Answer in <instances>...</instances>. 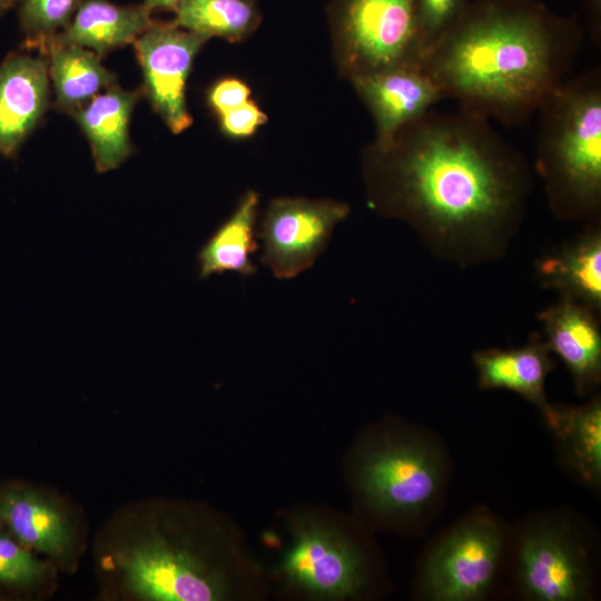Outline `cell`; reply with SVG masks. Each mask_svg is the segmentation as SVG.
<instances>
[{
  "mask_svg": "<svg viewBox=\"0 0 601 601\" xmlns=\"http://www.w3.org/2000/svg\"><path fill=\"white\" fill-rule=\"evenodd\" d=\"M183 1L184 0H144L142 3L151 11L157 9L175 11Z\"/></svg>",
  "mask_w": 601,
  "mask_h": 601,
  "instance_id": "obj_30",
  "label": "cell"
},
{
  "mask_svg": "<svg viewBox=\"0 0 601 601\" xmlns=\"http://www.w3.org/2000/svg\"><path fill=\"white\" fill-rule=\"evenodd\" d=\"M47 56L10 53L0 66V155L17 156L49 106Z\"/></svg>",
  "mask_w": 601,
  "mask_h": 601,
  "instance_id": "obj_14",
  "label": "cell"
},
{
  "mask_svg": "<svg viewBox=\"0 0 601 601\" xmlns=\"http://www.w3.org/2000/svg\"><path fill=\"white\" fill-rule=\"evenodd\" d=\"M595 315L565 297L539 314L545 344L569 368L580 395L592 390L601 376V333Z\"/></svg>",
  "mask_w": 601,
  "mask_h": 601,
  "instance_id": "obj_15",
  "label": "cell"
},
{
  "mask_svg": "<svg viewBox=\"0 0 601 601\" xmlns=\"http://www.w3.org/2000/svg\"><path fill=\"white\" fill-rule=\"evenodd\" d=\"M555 433L569 464L592 485L601 480V403L579 407L549 406L543 413Z\"/></svg>",
  "mask_w": 601,
  "mask_h": 601,
  "instance_id": "obj_22",
  "label": "cell"
},
{
  "mask_svg": "<svg viewBox=\"0 0 601 601\" xmlns=\"http://www.w3.org/2000/svg\"><path fill=\"white\" fill-rule=\"evenodd\" d=\"M18 0H0V14H3L11 7L17 3Z\"/></svg>",
  "mask_w": 601,
  "mask_h": 601,
  "instance_id": "obj_31",
  "label": "cell"
},
{
  "mask_svg": "<svg viewBox=\"0 0 601 601\" xmlns=\"http://www.w3.org/2000/svg\"><path fill=\"white\" fill-rule=\"evenodd\" d=\"M57 566L41 560L0 528V585L22 592H37L56 578Z\"/></svg>",
  "mask_w": 601,
  "mask_h": 601,
  "instance_id": "obj_24",
  "label": "cell"
},
{
  "mask_svg": "<svg viewBox=\"0 0 601 601\" xmlns=\"http://www.w3.org/2000/svg\"><path fill=\"white\" fill-rule=\"evenodd\" d=\"M582 40L577 14L540 0H469L422 67L444 99L515 126L570 77Z\"/></svg>",
  "mask_w": 601,
  "mask_h": 601,
  "instance_id": "obj_2",
  "label": "cell"
},
{
  "mask_svg": "<svg viewBox=\"0 0 601 601\" xmlns=\"http://www.w3.org/2000/svg\"><path fill=\"white\" fill-rule=\"evenodd\" d=\"M48 58L49 76L52 79L56 107L75 115L102 89L116 83L115 75L100 61L93 51L77 45L60 42L56 36L40 47Z\"/></svg>",
  "mask_w": 601,
  "mask_h": 601,
  "instance_id": "obj_21",
  "label": "cell"
},
{
  "mask_svg": "<svg viewBox=\"0 0 601 601\" xmlns=\"http://www.w3.org/2000/svg\"><path fill=\"white\" fill-rule=\"evenodd\" d=\"M282 571L290 585L325 600L352 597L364 582L357 549L339 532L313 521L295 529Z\"/></svg>",
  "mask_w": 601,
  "mask_h": 601,
  "instance_id": "obj_11",
  "label": "cell"
},
{
  "mask_svg": "<svg viewBox=\"0 0 601 601\" xmlns=\"http://www.w3.org/2000/svg\"><path fill=\"white\" fill-rule=\"evenodd\" d=\"M588 14L590 36L594 43H600L601 35V0H584Z\"/></svg>",
  "mask_w": 601,
  "mask_h": 601,
  "instance_id": "obj_29",
  "label": "cell"
},
{
  "mask_svg": "<svg viewBox=\"0 0 601 601\" xmlns=\"http://www.w3.org/2000/svg\"><path fill=\"white\" fill-rule=\"evenodd\" d=\"M208 39L174 22L154 20L134 41L147 97L174 134L193 122L186 105V83L195 57Z\"/></svg>",
  "mask_w": 601,
  "mask_h": 601,
  "instance_id": "obj_10",
  "label": "cell"
},
{
  "mask_svg": "<svg viewBox=\"0 0 601 601\" xmlns=\"http://www.w3.org/2000/svg\"><path fill=\"white\" fill-rule=\"evenodd\" d=\"M539 282L594 312L601 309V230L590 227L536 263Z\"/></svg>",
  "mask_w": 601,
  "mask_h": 601,
  "instance_id": "obj_17",
  "label": "cell"
},
{
  "mask_svg": "<svg viewBox=\"0 0 601 601\" xmlns=\"http://www.w3.org/2000/svg\"><path fill=\"white\" fill-rule=\"evenodd\" d=\"M0 528L57 569L76 570L79 522L65 500L49 491L21 481L0 483Z\"/></svg>",
  "mask_w": 601,
  "mask_h": 601,
  "instance_id": "obj_9",
  "label": "cell"
},
{
  "mask_svg": "<svg viewBox=\"0 0 601 601\" xmlns=\"http://www.w3.org/2000/svg\"><path fill=\"white\" fill-rule=\"evenodd\" d=\"M536 169L553 213L595 218L601 206V69L570 76L538 110Z\"/></svg>",
  "mask_w": 601,
  "mask_h": 601,
  "instance_id": "obj_4",
  "label": "cell"
},
{
  "mask_svg": "<svg viewBox=\"0 0 601 601\" xmlns=\"http://www.w3.org/2000/svg\"><path fill=\"white\" fill-rule=\"evenodd\" d=\"M329 22L336 66L349 80L422 66L417 0H333Z\"/></svg>",
  "mask_w": 601,
  "mask_h": 601,
  "instance_id": "obj_5",
  "label": "cell"
},
{
  "mask_svg": "<svg viewBox=\"0 0 601 601\" xmlns=\"http://www.w3.org/2000/svg\"><path fill=\"white\" fill-rule=\"evenodd\" d=\"M502 534L487 516L470 518L428 555L422 575L425 595L436 601H473L489 590L499 564Z\"/></svg>",
  "mask_w": 601,
  "mask_h": 601,
  "instance_id": "obj_8",
  "label": "cell"
},
{
  "mask_svg": "<svg viewBox=\"0 0 601 601\" xmlns=\"http://www.w3.org/2000/svg\"><path fill=\"white\" fill-rule=\"evenodd\" d=\"M82 0H18L28 47L39 48L71 21Z\"/></svg>",
  "mask_w": 601,
  "mask_h": 601,
  "instance_id": "obj_25",
  "label": "cell"
},
{
  "mask_svg": "<svg viewBox=\"0 0 601 601\" xmlns=\"http://www.w3.org/2000/svg\"><path fill=\"white\" fill-rule=\"evenodd\" d=\"M367 205L407 223L445 259L467 265L501 256L524 216L531 188L523 155L485 116L434 108L387 144L362 154Z\"/></svg>",
  "mask_w": 601,
  "mask_h": 601,
  "instance_id": "obj_1",
  "label": "cell"
},
{
  "mask_svg": "<svg viewBox=\"0 0 601 601\" xmlns=\"http://www.w3.org/2000/svg\"><path fill=\"white\" fill-rule=\"evenodd\" d=\"M250 89L238 78H224L216 82L208 92V102L218 115L236 108L249 100Z\"/></svg>",
  "mask_w": 601,
  "mask_h": 601,
  "instance_id": "obj_28",
  "label": "cell"
},
{
  "mask_svg": "<svg viewBox=\"0 0 601 601\" xmlns=\"http://www.w3.org/2000/svg\"><path fill=\"white\" fill-rule=\"evenodd\" d=\"M174 509L152 501L118 510L98 533L93 556L110 599L217 601L227 578L208 542Z\"/></svg>",
  "mask_w": 601,
  "mask_h": 601,
  "instance_id": "obj_3",
  "label": "cell"
},
{
  "mask_svg": "<svg viewBox=\"0 0 601 601\" xmlns=\"http://www.w3.org/2000/svg\"><path fill=\"white\" fill-rule=\"evenodd\" d=\"M442 480L436 453L418 441H386L363 456L357 483L378 513L411 516L436 495Z\"/></svg>",
  "mask_w": 601,
  "mask_h": 601,
  "instance_id": "obj_7",
  "label": "cell"
},
{
  "mask_svg": "<svg viewBox=\"0 0 601 601\" xmlns=\"http://www.w3.org/2000/svg\"><path fill=\"white\" fill-rule=\"evenodd\" d=\"M174 12L178 27L230 42L247 38L260 19L255 0H184Z\"/></svg>",
  "mask_w": 601,
  "mask_h": 601,
  "instance_id": "obj_23",
  "label": "cell"
},
{
  "mask_svg": "<svg viewBox=\"0 0 601 601\" xmlns=\"http://www.w3.org/2000/svg\"><path fill=\"white\" fill-rule=\"evenodd\" d=\"M144 3L118 6L107 0H82L70 23L56 38L77 45L100 58L134 41L154 22Z\"/></svg>",
  "mask_w": 601,
  "mask_h": 601,
  "instance_id": "obj_18",
  "label": "cell"
},
{
  "mask_svg": "<svg viewBox=\"0 0 601 601\" xmlns=\"http://www.w3.org/2000/svg\"><path fill=\"white\" fill-rule=\"evenodd\" d=\"M349 213L346 203L335 199H272L257 228L260 263L278 279L295 278L315 264Z\"/></svg>",
  "mask_w": 601,
  "mask_h": 601,
  "instance_id": "obj_6",
  "label": "cell"
},
{
  "mask_svg": "<svg viewBox=\"0 0 601 601\" xmlns=\"http://www.w3.org/2000/svg\"><path fill=\"white\" fill-rule=\"evenodd\" d=\"M469 0H417L418 45L426 56L463 12Z\"/></svg>",
  "mask_w": 601,
  "mask_h": 601,
  "instance_id": "obj_26",
  "label": "cell"
},
{
  "mask_svg": "<svg viewBox=\"0 0 601 601\" xmlns=\"http://www.w3.org/2000/svg\"><path fill=\"white\" fill-rule=\"evenodd\" d=\"M220 129L231 138L253 136L267 121L266 114L253 100L218 114Z\"/></svg>",
  "mask_w": 601,
  "mask_h": 601,
  "instance_id": "obj_27",
  "label": "cell"
},
{
  "mask_svg": "<svg viewBox=\"0 0 601 601\" xmlns=\"http://www.w3.org/2000/svg\"><path fill=\"white\" fill-rule=\"evenodd\" d=\"M550 352L536 334L522 347L475 352L473 362L479 386L513 391L536 405L543 414L550 406L544 393L546 376L553 367Z\"/></svg>",
  "mask_w": 601,
  "mask_h": 601,
  "instance_id": "obj_16",
  "label": "cell"
},
{
  "mask_svg": "<svg viewBox=\"0 0 601 601\" xmlns=\"http://www.w3.org/2000/svg\"><path fill=\"white\" fill-rule=\"evenodd\" d=\"M519 581L524 597L536 601H578L588 597L583 552L561 524L526 531L519 549Z\"/></svg>",
  "mask_w": 601,
  "mask_h": 601,
  "instance_id": "obj_12",
  "label": "cell"
},
{
  "mask_svg": "<svg viewBox=\"0 0 601 601\" xmlns=\"http://www.w3.org/2000/svg\"><path fill=\"white\" fill-rule=\"evenodd\" d=\"M138 96L114 83L73 115L99 173L118 168L131 155L129 122Z\"/></svg>",
  "mask_w": 601,
  "mask_h": 601,
  "instance_id": "obj_19",
  "label": "cell"
},
{
  "mask_svg": "<svg viewBox=\"0 0 601 601\" xmlns=\"http://www.w3.org/2000/svg\"><path fill=\"white\" fill-rule=\"evenodd\" d=\"M259 194L248 189L231 215L219 225L197 254L199 278L234 273L250 277L257 272L252 256L258 250Z\"/></svg>",
  "mask_w": 601,
  "mask_h": 601,
  "instance_id": "obj_20",
  "label": "cell"
},
{
  "mask_svg": "<svg viewBox=\"0 0 601 601\" xmlns=\"http://www.w3.org/2000/svg\"><path fill=\"white\" fill-rule=\"evenodd\" d=\"M376 128L375 144L390 142L406 125L444 100L422 66H404L351 79Z\"/></svg>",
  "mask_w": 601,
  "mask_h": 601,
  "instance_id": "obj_13",
  "label": "cell"
}]
</instances>
